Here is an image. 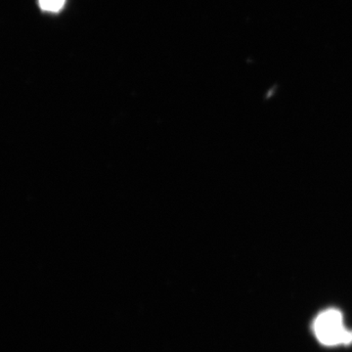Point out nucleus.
Returning a JSON list of instances; mask_svg holds the SVG:
<instances>
[{
	"label": "nucleus",
	"mask_w": 352,
	"mask_h": 352,
	"mask_svg": "<svg viewBox=\"0 0 352 352\" xmlns=\"http://www.w3.org/2000/svg\"><path fill=\"white\" fill-rule=\"evenodd\" d=\"M314 332L324 346H346L352 342V331L344 326V316L336 308H329L319 314L314 322Z\"/></svg>",
	"instance_id": "nucleus-1"
},
{
	"label": "nucleus",
	"mask_w": 352,
	"mask_h": 352,
	"mask_svg": "<svg viewBox=\"0 0 352 352\" xmlns=\"http://www.w3.org/2000/svg\"><path fill=\"white\" fill-rule=\"evenodd\" d=\"M65 1L66 0H38V3L43 10L57 12L64 6Z\"/></svg>",
	"instance_id": "nucleus-2"
}]
</instances>
